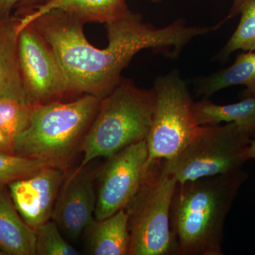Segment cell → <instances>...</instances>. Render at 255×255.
I'll return each mask as SVG.
<instances>
[{
    "mask_svg": "<svg viewBox=\"0 0 255 255\" xmlns=\"http://www.w3.org/2000/svg\"><path fill=\"white\" fill-rule=\"evenodd\" d=\"M32 24L49 43L68 78L70 95H90L102 99L122 80V71L143 49H157L177 57L204 29L189 26L182 20L162 28L145 23L129 11L123 17L106 23L108 46H92L83 31L84 23L73 15L53 10Z\"/></svg>",
    "mask_w": 255,
    "mask_h": 255,
    "instance_id": "6da1fadb",
    "label": "cell"
},
{
    "mask_svg": "<svg viewBox=\"0 0 255 255\" xmlns=\"http://www.w3.org/2000/svg\"><path fill=\"white\" fill-rule=\"evenodd\" d=\"M246 179L241 169L177 183L170 212L177 255H223L225 222Z\"/></svg>",
    "mask_w": 255,
    "mask_h": 255,
    "instance_id": "7a4b0ae2",
    "label": "cell"
},
{
    "mask_svg": "<svg viewBox=\"0 0 255 255\" xmlns=\"http://www.w3.org/2000/svg\"><path fill=\"white\" fill-rule=\"evenodd\" d=\"M100 100L85 95L70 102L32 105L29 123L14 139L13 152L65 168L80 150Z\"/></svg>",
    "mask_w": 255,
    "mask_h": 255,
    "instance_id": "3957f363",
    "label": "cell"
},
{
    "mask_svg": "<svg viewBox=\"0 0 255 255\" xmlns=\"http://www.w3.org/2000/svg\"><path fill=\"white\" fill-rule=\"evenodd\" d=\"M155 101L153 88H140L131 80L122 78L108 95L101 99L97 114L80 146L83 159L79 167L146 140Z\"/></svg>",
    "mask_w": 255,
    "mask_h": 255,
    "instance_id": "277c9868",
    "label": "cell"
},
{
    "mask_svg": "<svg viewBox=\"0 0 255 255\" xmlns=\"http://www.w3.org/2000/svg\"><path fill=\"white\" fill-rule=\"evenodd\" d=\"M177 183L164 160L147 162L145 179L125 209L130 240L128 255H177L170 221Z\"/></svg>",
    "mask_w": 255,
    "mask_h": 255,
    "instance_id": "5b68a950",
    "label": "cell"
},
{
    "mask_svg": "<svg viewBox=\"0 0 255 255\" xmlns=\"http://www.w3.org/2000/svg\"><path fill=\"white\" fill-rule=\"evenodd\" d=\"M251 137L235 123L201 126L199 134L175 157L164 160V165L178 183L233 173L246 162Z\"/></svg>",
    "mask_w": 255,
    "mask_h": 255,
    "instance_id": "8992f818",
    "label": "cell"
},
{
    "mask_svg": "<svg viewBox=\"0 0 255 255\" xmlns=\"http://www.w3.org/2000/svg\"><path fill=\"white\" fill-rule=\"evenodd\" d=\"M155 111L146 138L148 162L171 160L199 134L187 82L177 72L159 76L153 87Z\"/></svg>",
    "mask_w": 255,
    "mask_h": 255,
    "instance_id": "52a82bcc",
    "label": "cell"
},
{
    "mask_svg": "<svg viewBox=\"0 0 255 255\" xmlns=\"http://www.w3.org/2000/svg\"><path fill=\"white\" fill-rule=\"evenodd\" d=\"M18 55L23 90L30 105L62 101L71 95L58 56L32 24L18 34Z\"/></svg>",
    "mask_w": 255,
    "mask_h": 255,
    "instance_id": "ba28073f",
    "label": "cell"
},
{
    "mask_svg": "<svg viewBox=\"0 0 255 255\" xmlns=\"http://www.w3.org/2000/svg\"><path fill=\"white\" fill-rule=\"evenodd\" d=\"M147 162L146 140L107 157L98 174L95 219H106L126 209L145 179Z\"/></svg>",
    "mask_w": 255,
    "mask_h": 255,
    "instance_id": "9c48e42d",
    "label": "cell"
},
{
    "mask_svg": "<svg viewBox=\"0 0 255 255\" xmlns=\"http://www.w3.org/2000/svg\"><path fill=\"white\" fill-rule=\"evenodd\" d=\"M65 178V168L49 165L8 184L15 208L33 229L51 219Z\"/></svg>",
    "mask_w": 255,
    "mask_h": 255,
    "instance_id": "30bf717a",
    "label": "cell"
},
{
    "mask_svg": "<svg viewBox=\"0 0 255 255\" xmlns=\"http://www.w3.org/2000/svg\"><path fill=\"white\" fill-rule=\"evenodd\" d=\"M95 174L78 167L70 174L60 188L51 219L72 240H77L95 219L97 194Z\"/></svg>",
    "mask_w": 255,
    "mask_h": 255,
    "instance_id": "8fae6325",
    "label": "cell"
},
{
    "mask_svg": "<svg viewBox=\"0 0 255 255\" xmlns=\"http://www.w3.org/2000/svg\"><path fill=\"white\" fill-rule=\"evenodd\" d=\"M53 10L73 15L84 23H107L123 17L130 11L126 0H50L20 18L21 31L31 21Z\"/></svg>",
    "mask_w": 255,
    "mask_h": 255,
    "instance_id": "7c38bea8",
    "label": "cell"
},
{
    "mask_svg": "<svg viewBox=\"0 0 255 255\" xmlns=\"http://www.w3.org/2000/svg\"><path fill=\"white\" fill-rule=\"evenodd\" d=\"M19 21L20 18L0 17V99L27 102L18 61Z\"/></svg>",
    "mask_w": 255,
    "mask_h": 255,
    "instance_id": "4fadbf2b",
    "label": "cell"
},
{
    "mask_svg": "<svg viewBox=\"0 0 255 255\" xmlns=\"http://www.w3.org/2000/svg\"><path fill=\"white\" fill-rule=\"evenodd\" d=\"M89 254L93 255H128L130 233L128 216L125 209L106 219H94L85 231Z\"/></svg>",
    "mask_w": 255,
    "mask_h": 255,
    "instance_id": "5bb4252c",
    "label": "cell"
},
{
    "mask_svg": "<svg viewBox=\"0 0 255 255\" xmlns=\"http://www.w3.org/2000/svg\"><path fill=\"white\" fill-rule=\"evenodd\" d=\"M36 231L25 222L9 193L0 188V250L6 255H36Z\"/></svg>",
    "mask_w": 255,
    "mask_h": 255,
    "instance_id": "9a60e30c",
    "label": "cell"
},
{
    "mask_svg": "<svg viewBox=\"0 0 255 255\" xmlns=\"http://www.w3.org/2000/svg\"><path fill=\"white\" fill-rule=\"evenodd\" d=\"M194 113L199 126L235 123L255 135V94H246L238 103L219 105L208 100L194 103Z\"/></svg>",
    "mask_w": 255,
    "mask_h": 255,
    "instance_id": "2e32d148",
    "label": "cell"
},
{
    "mask_svg": "<svg viewBox=\"0 0 255 255\" xmlns=\"http://www.w3.org/2000/svg\"><path fill=\"white\" fill-rule=\"evenodd\" d=\"M239 85L247 87L246 94H255V51H244L231 66L201 79L196 92L207 98L223 89Z\"/></svg>",
    "mask_w": 255,
    "mask_h": 255,
    "instance_id": "e0dca14e",
    "label": "cell"
},
{
    "mask_svg": "<svg viewBox=\"0 0 255 255\" xmlns=\"http://www.w3.org/2000/svg\"><path fill=\"white\" fill-rule=\"evenodd\" d=\"M241 15L238 27L219 52L218 59L226 60L233 53L241 50L255 51V0H234L228 19Z\"/></svg>",
    "mask_w": 255,
    "mask_h": 255,
    "instance_id": "ac0fdd59",
    "label": "cell"
},
{
    "mask_svg": "<svg viewBox=\"0 0 255 255\" xmlns=\"http://www.w3.org/2000/svg\"><path fill=\"white\" fill-rule=\"evenodd\" d=\"M32 105L17 99H0V128L13 145L14 139L27 127Z\"/></svg>",
    "mask_w": 255,
    "mask_h": 255,
    "instance_id": "d6986e66",
    "label": "cell"
},
{
    "mask_svg": "<svg viewBox=\"0 0 255 255\" xmlns=\"http://www.w3.org/2000/svg\"><path fill=\"white\" fill-rule=\"evenodd\" d=\"M49 165L58 166L42 159L0 152V188Z\"/></svg>",
    "mask_w": 255,
    "mask_h": 255,
    "instance_id": "ffe728a7",
    "label": "cell"
},
{
    "mask_svg": "<svg viewBox=\"0 0 255 255\" xmlns=\"http://www.w3.org/2000/svg\"><path fill=\"white\" fill-rule=\"evenodd\" d=\"M35 231L36 255H80V253L62 236L61 231L53 220L38 226Z\"/></svg>",
    "mask_w": 255,
    "mask_h": 255,
    "instance_id": "44dd1931",
    "label": "cell"
},
{
    "mask_svg": "<svg viewBox=\"0 0 255 255\" xmlns=\"http://www.w3.org/2000/svg\"><path fill=\"white\" fill-rule=\"evenodd\" d=\"M50 0H21L16 6L19 11V14L25 15L37 6L46 4Z\"/></svg>",
    "mask_w": 255,
    "mask_h": 255,
    "instance_id": "7402d4cb",
    "label": "cell"
},
{
    "mask_svg": "<svg viewBox=\"0 0 255 255\" xmlns=\"http://www.w3.org/2000/svg\"><path fill=\"white\" fill-rule=\"evenodd\" d=\"M21 0H0V17H9L11 10Z\"/></svg>",
    "mask_w": 255,
    "mask_h": 255,
    "instance_id": "603a6c76",
    "label": "cell"
},
{
    "mask_svg": "<svg viewBox=\"0 0 255 255\" xmlns=\"http://www.w3.org/2000/svg\"><path fill=\"white\" fill-rule=\"evenodd\" d=\"M0 152L14 153L12 144L8 140L7 137L5 136L1 128H0Z\"/></svg>",
    "mask_w": 255,
    "mask_h": 255,
    "instance_id": "cb8c5ba5",
    "label": "cell"
},
{
    "mask_svg": "<svg viewBox=\"0 0 255 255\" xmlns=\"http://www.w3.org/2000/svg\"><path fill=\"white\" fill-rule=\"evenodd\" d=\"M245 156L247 161L251 159H255V140H251L249 145L247 147Z\"/></svg>",
    "mask_w": 255,
    "mask_h": 255,
    "instance_id": "d4e9b609",
    "label": "cell"
},
{
    "mask_svg": "<svg viewBox=\"0 0 255 255\" xmlns=\"http://www.w3.org/2000/svg\"><path fill=\"white\" fill-rule=\"evenodd\" d=\"M148 1H152V2H159L162 0H148Z\"/></svg>",
    "mask_w": 255,
    "mask_h": 255,
    "instance_id": "484cf974",
    "label": "cell"
},
{
    "mask_svg": "<svg viewBox=\"0 0 255 255\" xmlns=\"http://www.w3.org/2000/svg\"><path fill=\"white\" fill-rule=\"evenodd\" d=\"M0 255H5V253H3V252L1 251V250H0Z\"/></svg>",
    "mask_w": 255,
    "mask_h": 255,
    "instance_id": "4316f807",
    "label": "cell"
}]
</instances>
